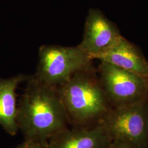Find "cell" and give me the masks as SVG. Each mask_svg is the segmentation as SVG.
Here are the masks:
<instances>
[{"label":"cell","mask_w":148,"mask_h":148,"mask_svg":"<svg viewBox=\"0 0 148 148\" xmlns=\"http://www.w3.org/2000/svg\"><path fill=\"white\" fill-rule=\"evenodd\" d=\"M69 117L57 88L35 77L28 83L18 106L17 123L25 140L48 143L66 128Z\"/></svg>","instance_id":"obj_1"},{"label":"cell","mask_w":148,"mask_h":148,"mask_svg":"<svg viewBox=\"0 0 148 148\" xmlns=\"http://www.w3.org/2000/svg\"><path fill=\"white\" fill-rule=\"evenodd\" d=\"M91 72L77 73L57 88L69 120L76 123L103 118L109 111L105 92Z\"/></svg>","instance_id":"obj_2"},{"label":"cell","mask_w":148,"mask_h":148,"mask_svg":"<svg viewBox=\"0 0 148 148\" xmlns=\"http://www.w3.org/2000/svg\"><path fill=\"white\" fill-rule=\"evenodd\" d=\"M92 60L77 46L43 45L39 49L35 77L45 85L58 88L74 74L92 70Z\"/></svg>","instance_id":"obj_3"},{"label":"cell","mask_w":148,"mask_h":148,"mask_svg":"<svg viewBox=\"0 0 148 148\" xmlns=\"http://www.w3.org/2000/svg\"><path fill=\"white\" fill-rule=\"evenodd\" d=\"M147 98L109 110L101 122L112 142L139 148L148 146Z\"/></svg>","instance_id":"obj_4"},{"label":"cell","mask_w":148,"mask_h":148,"mask_svg":"<svg viewBox=\"0 0 148 148\" xmlns=\"http://www.w3.org/2000/svg\"><path fill=\"white\" fill-rule=\"evenodd\" d=\"M99 71L106 97L116 106L148 97V79L105 62H101Z\"/></svg>","instance_id":"obj_5"},{"label":"cell","mask_w":148,"mask_h":148,"mask_svg":"<svg viewBox=\"0 0 148 148\" xmlns=\"http://www.w3.org/2000/svg\"><path fill=\"white\" fill-rule=\"evenodd\" d=\"M121 36L101 11L91 9L86 18L83 39L77 46L92 59L111 47Z\"/></svg>","instance_id":"obj_6"},{"label":"cell","mask_w":148,"mask_h":148,"mask_svg":"<svg viewBox=\"0 0 148 148\" xmlns=\"http://www.w3.org/2000/svg\"><path fill=\"white\" fill-rule=\"evenodd\" d=\"M101 62L111 64L148 79V62L137 48L122 36L116 42L94 56Z\"/></svg>","instance_id":"obj_7"},{"label":"cell","mask_w":148,"mask_h":148,"mask_svg":"<svg viewBox=\"0 0 148 148\" xmlns=\"http://www.w3.org/2000/svg\"><path fill=\"white\" fill-rule=\"evenodd\" d=\"M49 140L50 148H110L112 144L101 123L91 129L66 128Z\"/></svg>","instance_id":"obj_8"},{"label":"cell","mask_w":148,"mask_h":148,"mask_svg":"<svg viewBox=\"0 0 148 148\" xmlns=\"http://www.w3.org/2000/svg\"><path fill=\"white\" fill-rule=\"evenodd\" d=\"M25 76L19 74L9 79H0V126L14 136L19 130L16 90Z\"/></svg>","instance_id":"obj_9"},{"label":"cell","mask_w":148,"mask_h":148,"mask_svg":"<svg viewBox=\"0 0 148 148\" xmlns=\"http://www.w3.org/2000/svg\"><path fill=\"white\" fill-rule=\"evenodd\" d=\"M16 148H50L48 143L25 140Z\"/></svg>","instance_id":"obj_10"},{"label":"cell","mask_w":148,"mask_h":148,"mask_svg":"<svg viewBox=\"0 0 148 148\" xmlns=\"http://www.w3.org/2000/svg\"><path fill=\"white\" fill-rule=\"evenodd\" d=\"M110 148H139L127 143L122 142H112Z\"/></svg>","instance_id":"obj_11"},{"label":"cell","mask_w":148,"mask_h":148,"mask_svg":"<svg viewBox=\"0 0 148 148\" xmlns=\"http://www.w3.org/2000/svg\"><path fill=\"white\" fill-rule=\"evenodd\" d=\"M147 116H148V100L147 101Z\"/></svg>","instance_id":"obj_12"}]
</instances>
